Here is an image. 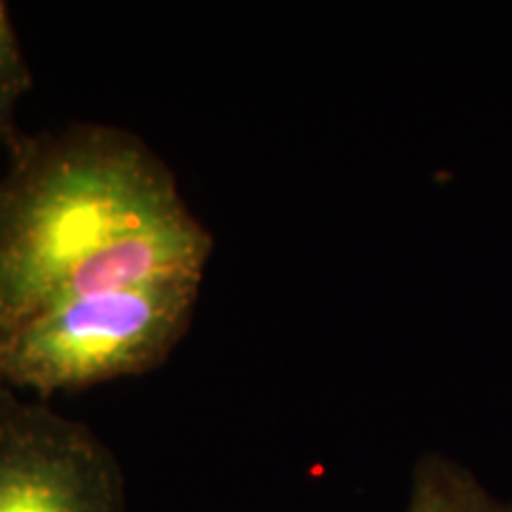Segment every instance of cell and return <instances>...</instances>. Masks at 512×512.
<instances>
[{
    "label": "cell",
    "mask_w": 512,
    "mask_h": 512,
    "mask_svg": "<svg viewBox=\"0 0 512 512\" xmlns=\"http://www.w3.org/2000/svg\"><path fill=\"white\" fill-rule=\"evenodd\" d=\"M0 176V344L50 306L204 280L214 240L138 136L76 124L24 136Z\"/></svg>",
    "instance_id": "6da1fadb"
},
{
    "label": "cell",
    "mask_w": 512,
    "mask_h": 512,
    "mask_svg": "<svg viewBox=\"0 0 512 512\" xmlns=\"http://www.w3.org/2000/svg\"><path fill=\"white\" fill-rule=\"evenodd\" d=\"M200 287L202 280H157L50 306L3 339V384L46 401L150 373L188 332Z\"/></svg>",
    "instance_id": "7a4b0ae2"
},
{
    "label": "cell",
    "mask_w": 512,
    "mask_h": 512,
    "mask_svg": "<svg viewBox=\"0 0 512 512\" xmlns=\"http://www.w3.org/2000/svg\"><path fill=\"white\" fill-rule=\"evenodd\" d=\"M0 512H126V479L93 427L0 389Z\"/></svg>",
    "instance_id": "3957f363"
},
{
    "label": "cell",
    "mask_w": 512,
    "mask_h": 512,
    "mask_svg": "<svg viewBox=\"0 0 512 512\" xmlns=\"http://www.w3.org/2000/svg\"><path fill=\"white\" fill-rule=\"evenodd\" d=\"M406 512H512L467 467L441 453H425L413 467Z\"/></svg>",
    "instance_id": "277c9868"
},
{
    "label": "cell",
    "mask_w": 512,
    "mask_h": 512,
    "mask_svg": "<svg viewBox=\"0 0 512 512\" xmlns=\"http://www.w3.org/2000/svg\"><path fill=\"white\" fill-rule=\"evenodd\" d=\"M34 86V76L24 60L22 43L12 24L8 5L0 3V147L15 150L24 133L17 126V107Z\"/></svg>",
    "instance_id": "5b68a950"
},
{
    "label": "cell",
    "mask_w": 512,
    "mask_h": 512,
    "mask_svg": "<svg viewBox=\"0 0 512 512\" xmlns=\"http://www.w3.org/2000/svg\"><path fill=\"white\" fill-rule=\"evenodd\" d=\"M0 389H5V384H3V377H0ZM10 389V387H8Z\"/></svg>",
    "instance_id": "8992f818"
}]
</instances>
